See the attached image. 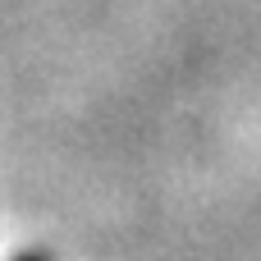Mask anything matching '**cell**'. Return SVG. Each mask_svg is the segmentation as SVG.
<instances>
[{
    "label": "cell",
    "mask_w": 261,
    "mask_h": 261,
    "mask_svg": "<svg viewBox=\"0 0 261 261\" xmlns=\"http://www.w3.org/2000/svg\"><path fill=\"white\" fill-rule=\"evenodd\" d=\"M14 261H50V257H46V252H18Z\"/></svg>",
    "instance_id": "6da1fadb"
}]
</instances>
